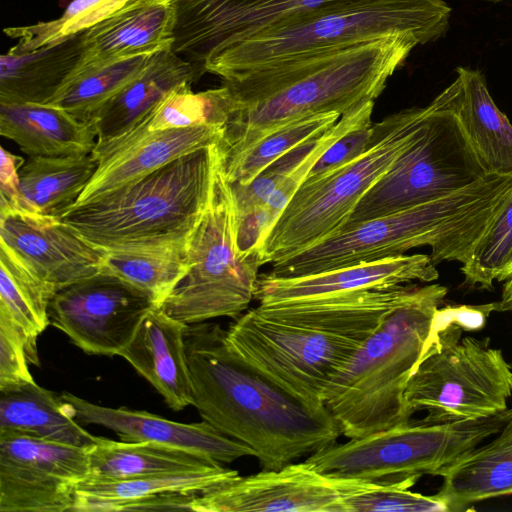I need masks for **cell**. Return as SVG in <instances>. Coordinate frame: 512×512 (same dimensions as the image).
<instances>
[{
	"instance_id": "36",
	"label": "cell",
	"mask_w": 512,
	"mask_h": 512,
	"mask_svg": "<svg viewBox=\"0 0 512 512\" xmlns=\"http://www.w3.org/2000/svg\"><path fill=\"white\" fill-rule=\"evenodd\" d=\"M341 115L326 113L306 116L287 123L269 133L235 159L223 163L230 184L247 185L265 167L299 144L333 126Z\"/></svg>"
},
{
	"instance_id": "40",
	"label": "cell",
	"mask_w": 512,
	"mask_h": 512,
	"mask_svg": "<svg viewBox=\"0 0 512 512\" xmlns=\"http://www.w3.org/2000/svg\"><path fill=\"white\" fill-rule=\"evenodd\" d=\"M339 512H448L435 495L425 496L401 487H382L342 500Z\"/></svg>"
},
{
	"instance_id": "13",
	"label": "cell",
	"mask_w": 512,
	"mask_h": 512,
	"mask_svg": "<svg viewBox=\"0 0 512 512\" xmlns=\"http://www.w3.org/2000/svg\"><path fill=\"white\" fill-rule=\"evenodd\" d=\"M159 306L147 292L101 270L60 289L50 301V324L90 355H119L147 313Z\"/></svg>"
},
{
	"instance_id": "33",
	"label": "cell",
	"mask_w": 512,
	"mask_h": 512,
	"mask_svg": "<svg viewBox=\"0 0 512 512\" xmlns=\"http://www.w3.org/2000/svg\"><path fill=\"white\" fill-rule=\"evenodd\" d=\"M155 54L80 69L46 104L65 110L82 122L91 123L98 110L133 81Z\"/></svg>"
},
{
	"instance_id": "10",
	"label": "cell",
	"mask_w": 512,
	"mask_h": 512,
	"mask_svg": "<svg viewBox=\"0 0 512 512\" xmlns=\"http://www.w3.org/2000/svg\"><path fill=\"white\" fill-rule=\"evenodd\" d=\"M488 175L463 129L449 85L427 105L410 146L364 193L343 229L445 197Z\"/></svg>"
},
{
	"instance_id": "16",
	"label": "cell",
	"mask_w": 512,
	"mask_h": 512,
	"mask_svg": "<svg viewBox=\"0 0 512 512\" xmlns=\"http://www.w3.org/2000/svg\"><path fill=\"white\" fill-rule=\"evenodd\" d=\"M347 0H171V49L201 74L214 53L285 20Z\"/></svg>"
},
{
	"instance_id": "3",
	"label": "cell",
	"mask_w": 512,
	"mask_h": 512,
	"mask_svg": "<svg viewBox=\"0 0 512 512\" xmlns=\"http://www.w3.org/2000/svg\"><path fill=\"white\" fill-rule=\"evenodd\" d=\"M193 406L203 421L255 452L262 470H278L342 435L329 411L312 409L250 367L218 324L187 325Z\"/></svg>"
},
{
	"instance_id": "12",
	"label": "cell",
	"mask_w": 512,
	"mask_h": 512,
	"mask_svg": "<svg viewBox=\"0 0 512 512\" xmlns=\"http://www.w3.org/2000/svg\"><path fill=\"white\" fill-rule=\"evenodd\" d=\"M236 207L230 183L217 164L208 205L186 244L188 271L159 307L187 325L237 318L254 298L259 256L243 257L235 240Z\"/></svg>"
},
{
	"instance_id": "24",
	"label": "cell",
	"mask_w": 512,
	"mask_h": 512,
	"mask_svg": "<svg viewBox=\"0 0 512 512\" xmlns=\"http://www.w3.org/2000/svg\"><path fill=\"white\" fill-rule=\"evenodd\" d=\"M200 71L171 48L157 52L146 68L95 114L96 144L119 138L136 126L175 87L193 83Z\"/></svg>"
},
{
	"instance_id": "46",
	"label": "cell",
	"mask_w": 512,
	"mask_h": 512,
	"mask_svg": "<svg viewBox=\"0 0 512 512\" xmlns=\"http://www.w3.org/2000/svg\"><path fill=\"white\" fill-rule=\"evenodd\" d=\"M488 1L498 2V1H502V0H488Z\"/></svg>"
},
{
	"instance_id": "43",
	"label": "cell",
	"mask_w": 512,
	"mask_h": 512,
	"mask_svg": "<svg viewBox=\"0 0 512 512\" xmlns=\"http://www.w3.org/2000/svg\"><path fill=\"white\" fill-rule=\"evenodd\" d=\"M496 311V304L489 303L478 306H447L437 310L433 324H455L463 331H476L482 329L491 314Z\"/></svg>"
},
{
	"instance_id": "41",
	"label": "cell",
	"mask_w": 512,
	"mask_h": 512,
	"mask_svg": "<svg viewBox=\"0 0 512 512\" xmlns=\"http://www.w3.org/2000/svg\"><path fill=\"white\" fill-rule=\"evenodd\" d=\"M28 363L39 366L37 349L16 324L0 314V390L35 382Z\"/></svg>"
},
{
	"instance_id": "31",
	"label": "cell",
	"mask_w": 512,
	"mask_h": 512,
	"mask_svg": "<svg viewBox=\"0 0 512 512\" xmlns=\"http://www.w3.org/2000/svg\"><path fill=\"white\" fill-rule=\"evenodd\" d=\"M96 168L91 154L29 157L19 171L26 211L60 218L77 202Z\"/></svg>"
},
{
	"instance_id": "44",
	"label": "cell",
	"mask_w": 512,
	"mask_h": 512,
	"mask_svg": "<svg viewBox=\"0 0 512 512\" xmlns=\"http://www.w3.org/2000/svg\"><path fill=\"white\" fill-rule=\"evenodd\" d=\"M0 203L19 210H26L20 189L19 171L24 159L1 147Z\"/></svg>"
},
{
	"instance_id": "2",
	"label": "cell",
	"mask_w": 512,
	"mask_h": 512,
	"mask_svg": "<svg viewBox=\"0 0 512 512\" xmlns=\"http://www.w3.org/2000/svg\"><path fill=\"white\" fill-rule=\"evenodd\" d=\"M417 45L410 36L388 37L224 79L232 112L219 143L223 163L287 123L317 114L342 116L375 101Z\"/></svg>"
},
{
	"instance_id": "11",
	"label": "cell",
	"mask_w": 512,
	"mask_h": 512,
	"mask_svg": "<svg viewBox=\"0 0 512 512\" xmlns=\"http://www.w3.org/2000/svg\"><path fill=\"white\" fill-rule=\"evenodd\" d=\"M462 333L455 324H432L405 390L409 413H427L422 422L476 420L508 409L512 369L502 351Z\"/></svg>"
},
{
	"instance_id": "45",
	"label": "cell",
	"mask_w": 512,
	"mask_h": 512,
	"mask_svg": "<svg viewBox=\"0 0 512 512\" xmlns=\"http://www.w3.org/2000/svg\"><path fill=\"white\" fill-rule=\"evenodd\" d=\"M504 281L501 298L495 302L498 312L512 311V273Z\"/></svg>"
},
{
	"instance_id": "32",
	"label": "cell",
	"mask_w": 512,
	"mask_h": 512,
	"mask_svg": "<svg viewBox=\"0 0 512 512\" xmlns=\"http://www.w3.org/2000/svg\"><path fill=\"white\" fill-rule=\"evenodd\" d=\"M56 291L0 241V314L9 318L36 348L50 324L49 304Z\"/></svg>"
},
{
	"instance_id": "29",
	"label": "cell",
	"mask_w": 512,
	"mask_h": 512,
	"mask_svg": "<svg viewBox=\"0 0 512 512\" xmlns=\"http://www.w3.org/2000/svg\"><path fill=\"white\" fill-rule=\"evenodd\" d=\"M0 430L86 448L98 440L76 421L61 395L36 382L0 390Z\"/></svg>"
},
{
	"instance_id": "7",
	"label": "cell",
	"mask_w": 512,
	"mask_h": 512,
	"mask_svg": "<svg viewBox=\"0 0 512 512\" xmlns=\"http://www.w3.org/2000/svg\"><path fill=\"white\" fill-rule=\"evenodd\" d=\"M447 292L439 284L419 286L332 378L323 404L343 436L359 438L410 421L405 390Z\"/></svg>"
},
{
	"instance_id": "19",
	"label": "cell",
	"mask_w": 512,
	"mask_h": 512,
	"mask_svg": "<svg viewBox=\"0 0 512 512\" xmlns=\"http://www.w3.org/2000/svg\"><path fill=\"white\" fill-rule=\"evenodd\" d=\"M239 476L222 464L193 471L120 480L86 478L76 487L72 512L188 510L199 493Z\"/></svg>"
},
{
	"instance_id": "22",
	"label": "cell",
	"mask_w": 512,
	"mask_h": 512,
	"mask_svg": "<svg viewBox=\"0 0 512 512\" xmlns=\"http://www.w3.org/2000/svg\"><path fill=\"white\" fill-rule=\"evenodd\" d=\"M174 22L171 0H128L84 31L85 56L79 70L171 48Z\"/></svg>"
},
{
	"instance_id": "6",
	"label": "cell",
	"mask_w": 512,
	"mask_h": 512,
	"mask_svg": "<svg viewBox=\"0 0 512 512\" xmlns=\"http://www.w3.org/2000/svg\"><path fill=\"white\" fill-rule=\"evenodd\" d=\"M451 8L443 0H347L322 6L230 45L204 63L223 80L286 60L388 37L419 44L448 30Z\"/></svg>"
},
{
	"instance_id": "47",
	"label": "cell",
	"mask_w": 512,
	"mask_h": 512,
	"mask_svg": "<svg viewBox=\"0 0 512 512\" xmlns=\"http://www.w3.org/2000/svg\"><path fill=\"white\" fill-rule=\"evenodd\" d=\"M512 273V272H511Z\"/></svg>"
},
{
	"instance_id": "27",
	"label": "cell",
	"mask_w": 512,
	"mask_h": 512,
	"mask_svg": "<svg viewBox=\"0 0 512 512\" xmlns=\"http://www.w3.org/2000/svg\"><path fill=\"white\" fill-rule=\"evenodd\" d=\"M439 476L444 480L435 496L448 512L512 495V415L494 439L467 453Z\"/></svg>"
},
{
	"instance_id": "35",
	"label": "cell",
	"mask_w": 512,
	"mask_h": 512,
	"mask_svg": "<svg viewBox=\"0 0 512 512\" xmlns=\"http://www.w3.org/2000/svg\"><path fill=\"white\" fill-rule=\"evenodd\" d=\"M191 85L182 83L171 90L147 117L127 134L200 125H214L224 129L232 112L229 89L223 84L219 88L193 92Z\"/></svg>"
},
{
	"instance_id": "37",
	"label": "cell",
	"mask_w": 512,
	"mask_h": 512,
	"mask_svg": "<svg viewBox=\"0 0 512 512\" xmlns=\"http://www.w3.org/2000/svg\"><path fill=\"white\" fill-rule=\"evenodd\" d=\"M128 0H73L56 19L27 26L9 27L4 33L18 40L14 54L33 51L80 33L111 15Z\"/></svg>"
},
{
	"instance_id": "30",
	"label": "cell",
	"mask_w": 512,
	"mask_h": 512,
	"mask_svg": "<svg viewBox=\"0 0 512 512\" xmlns=\"http://www.w3.org/2000/svg\"><path fill=\"white\" fill-rule=\"evenodd\" d=\"M88 453V478L98 480L201 470L220 464L196 452L157 442L114 441L104 437H98Z\"/></svg>"
},
{
	"instance_id": "18",
	"label": "cell",
	"mask_w": 512,
	"mask_h": 512,
	"mask_svg": "<svg viewBox=\"0 0 512 512\" xmlns=\"http://www.w3.org/2000/svg\"><path fill=\"white\" fill-rule=\"evenodd\" d=\"M222 137V127L200 125L127 134L96 144L91 155L97 168L74 205L104 196Z\"/></svg>"
},
{
	"instance_id": "21",
	"label": "cell",
	"mask_w": 512,
	"mask_h": 512,
	"mask_svg": "<svg viewBox=\"0 0 512 512\" xmlns=\"http://www.w3.org/2000/svg\"><path fill=\"white\" fill-rule=\"evenodd\" d=\"M439 273L430 255H399L301 277H258L254 298L274 303L368 289L391 288L413 281L432 282Z\"/></svg>"
},
{
	"instance_id": "14",
	"label": "cell",
	"mask_w": 512,
	"mask_h": 512,
	"mask_svg": "<svg viewBox=\"0 0 512 512\" xmlns=\"http://www.w3.org/2000/svg\"><path fill=\"white\" fill-rule=\"evenodd\" d=\"M88 448L0 430V511H72Z\"/></svg>"
},
{
	"instance_id": "5",
	"label": "cell",
	"mask_w": 512,
	"mask_h": 512,
	"mask_svg": "<svg viewBox=\"0 0 512 512\" xmlns=\"http://www.w3.org/2000/svg\"><path fill=\"white\" fill-rule=\"evenodd\" d=\"M219 143L185 154L60 219L103 251L185 246L210 199Z\"/></svg>"
},
{
	"instance_id": "25",
	"label": "cell",
	"mask_w": 512,
	"mask_h": 512,
	"mask_svg": "<svg viewBox=\"0 0 512 512\" xmlns=\"http://www.w3.org/2000/svg\"><path fill=\"white\" fill-rule=\"evenodd\" d=\"M85 56L84 31L30 52L0 56V103H48Z\"/></svg>"
},
{
	"instance_id": "28",
	"label": "cell",
	"mask_w": 512,
	"mask_h": 512,
	"mask_svg": "<svg viewBox=\"0 0 512 512\" xmlns=\"http://www.w3.org/2000/svg\"><path fill=\"white\" fill-rule=\"evenodd\" d=\"M450 87L463 129L487 172L512 175V124L493 101L484 75L458 67Z\"/></svg>"
},
{
	"instance_id": "9",
	"label": "cell",
	"mask_w": 512,
	"mask_h": 512,
	"mask_svg": "<svg viewBox=\"0 0 512 512\" xmlns=\"http://www.w3.org/2000/svg\"><path fill=\"white\" fill-rule=\"evenodd\" d=\"M512 415L506 409L490 417L447 423L407 422L329 444L304 462L337 478L386 487H412L421 476L440 473L503 428Z\"/></svg>"
},
{
	"instance_id": "34",
	"label": "cell",
	"mask_w": 512,
	"mask_h": 512,
	"mask_svg": "<svg viewBox=\"0 0 512 512\" xmlns=\"http://www.w3.org/2000/svg\"><path fill=\"white\" fill-rule=\"evenodd\" d=\"M103 271L150 294L160 305L188 271L185 246L103 251Z\"/></svg>"
},
{
	"instance_id": "39",
	"label": "cell",
	"mask_w": 512,
	"mask_h": 512,
	"mask_svg": "<svg viewBox=\"0 0 512 512\" xmlns=\"http://www.w3.org/2000/svg\"><path fill=\"white\" fill-rule=\"evenodd\" d=\"M326 131V130H325ZM323 132L289 150L265 167L249 184H230L237 212L265 206L276 188L315 149Z\"/></svg>"
},
{
	"instance_id": "4",
	"label": "cell",
	"mask_w": 512,
	"mask_h": 512,
	"mask_svg": "<svg viewBox=\"0 0 512 512\" xmlns=\"http://www.w3.org/2000/svg\"><path fill=\"white\" fill-rule=\"evenodd\" d=\"M512 191V175L489 174L445 197L376 217L272 264L273 277H301L429 246L431 260L465 264Z\"/></svg>"
},
{
	"instance_id": "20",
	"label": "cell",
	"mask_w": 512,
	"mask_h": 512,
	"mask_svg": "<svg viewBox=\"0 0 512 512\" xmlns=\"http://www.w3.org/2000/svg\"><path fill=\"white\" fill-rule=\"evenodd\" d=\"M61 396L76 419L111 429L122 441L157 442L196 452L223 465L242 457H255L250 447L222 434L205 421L179 423L146 411L100 406L68 392Z\"/></svg>"
},
{
	"instance_id": "42",
	"label": "cell",
	"mask_w": 512,
	"mask_h": 512,
	"mask_svg": "<svg viewBox=\"0 0 512 512\" xmlns=\"http://www.w3.org/2000/svg\"><path fill=\"white\" fill-rule=\"evenodd\" d=\"M372 136L369 118L334 141L312 166L305 181L324 176L361 156L370 146Z\"/></svg>"
},
{
	"instance_id": "8",
	"label": "cell",
	"mask_w": 512,
	"mask_h": 512,
	"mask_svg": "<svg viewBox=\"0 0 512 512\" xmlns=\"http://www.w3.org/2000/svg\"><path fill=\"white\" fill-rule=\"evenodd\" d=\"M427 106L409 108L373 124L368 149L346 165L302 183L266 235L263 265L279 262L335 235L364 193L410 146Z\"/></svg>"
},
{
	"instance_id": "23",
	"label": "cell",
	"mask_w": 512,
	"mask_h": 512,
	"mask_svg": "<svg viewBox=\"0 0 512 512\" xmlns=\"http://www.w3.org/2000/svg\"><path fill=\"white\" fill-rule=\"evenodd\" d=\"M186 327L187 324L156 306L147 313L132 340L119 354L174 411L193 406L185 346Z\"/></svg>"
},
{
	"instance_id": "15",
	"label": "cell",
	"mask_w": 512,
	"mask_h": 512,
	"mask_svg": "<svg viewBox=\"0 0 512 512\" xmlns=\"http://www.w3.org/2000/svg\"><path fill=\"white\" fill-rule=\"evenodd\" d=\"M386 486L331 477L305 462L278 470L238 476L197 494L188 510L196 512H339L351 495Z\"/></svg>"
},
{
	"instance_id": "17",
	"label": "cell",
	"mask_w": 512,
	"mask_h": 512,
	"mask_svg": "<svg viewBox=\"0 0 512 512\" xmlns=\"http://www.w3.org/2000/svg\"><path fill=\"white\" fill-rule=\"evenodd\" d=\"M0 239L56 292L103 268V254L60 218L0 203Z\"/></svg>"
},
{
	"instance_id": "26",
	"label": "cell",
	"mask_w": 512,
	"mask_h": 512,
	"mask_svg": "<svg viewBox=\"0 0 512 512\" xmlns=\"http://www.w3.org/2000/svg\"><path fill=\"white\" fill-rule=\"evenodd\" d=\"M0 133L29 157L88 155L97 142L92 123L49 104L0 103Z\"/></svg>"
},
{
	"instance_id": "38",
	"label": "cell",
	"mask_w": 512,
	"mask_h": 512,
	"mask_svg": "<svg viewBox=\"0 0 512 512\" xmlns=\"http://www.w3.org/2000/svg\"><path fill=\"white\" fill-rule=\"evenodd\" d=\"M465 284L491 289L512 272V191L462 265Z\"/></svg>"
},
{
	"instance_id": "1",
	"label": "cell",
	"mask_w": 512,
	"mask_h": 512,
	"mask_svg": "<svg viewBox=\"0 0 512 512\" xmlns=\"http://www.w3.org/2000/svg\"><path fill=\"white\" fill-rule=\"evenodd\" d=\"M417 285L263 303L225 330L229 348L250 367L312 409L336 373Z\"/></svg>"
}]
</instances>
